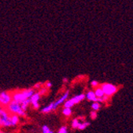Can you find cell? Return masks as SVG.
I'll return each instance as SVG.
<instances>
[{
  "label": "cell",
  "mask_w": 133,
  "mask_h": 133,
  "mask_svg": "<svg viewBox=\"0 0 133 133\" xmlns=\"http://www.w3.org/2000/svg\"><path fill=\"white\" fill-rule=\"evenodd\" d=\"M92 108L93 111H96V112H97L98 110H100V108H101L100 102H93L92 104Z\"/></svg>",
  "instance_id": "15"
},
{
  "label": "cell",
  "mask_w": 133,
  "mask_h": 133,
  "mask_svg": "<svg viewBox=\"0 0 133 133\" xmlns=\"http://www.w3.org/2000/svg\"><path fill=\"white\" fill-rule=\"evenodd\" d=\"M62 113L65 116H69L72 114V109L70 108H64L62 110Z\"/></svg>",
  "instance_id": "16"
},
{
  "label": "cell",
  "mask_w": 133,
  "mask_h": 133,
  "mask_svg": "<svg viewBox=\"0 0 133 133\" xmlns=\"http://www.w3.org/2000/svg\"><path fill=\"white\" fill-rule=\"evenodd\" d=\"M101 88L102 89L104 95H106L108 96H112L118 90V89L116 85H114L112 84H110V83H104V84H101Z\"/></svg>",
  "instance_id": "3"
},
{
  "label": "cell",
  "mask_w": 133,
  "mask_h": 133,
  "mask_svg": "<svg viewBox=\"0 0 133 133\" xmlns=\"http://www.w3.org/2000/svg\"><path fill=\"white\" fill-rule=\"evenodd\" d=\"M42 83H38V84H36L34 86V88L35 89H40V88L42 87Z\"/></svg>",
  "instance_id": "23"
},
{
  "label": "cell",
  "mask_w": 133,
  "mask_h": 133,
  "mask_svg": "<svg viewBox=\"0 0 133 133\" xmlns=\"http://www.w3.org/2000/svg\"><path fill=\"white\" fill-rule=\"evenodd\" d=\"M80 120L78 119H74V120H72V128H74V129H77L80 124Z\"/></svg>",
  "instance_id": "17"
},
{
  "label": "cell",
  "mask_w": 133,
  "mask_h": 133,
  "mask_svg": "<svg viewBox=\"0 0 133 133\" xmlns=\"http://www.w3.org/2000/svg\"><path fill=\"white\" fill-rule=\"evenodd\" d=\"M0 126H3L5 128L11 127L10 121V116L6 110L1 109L0 110Z\"/></svg>",
  "instance_id": "4"
},
{
  "label": "cell",
  "mask_w": 133,
  "mask_h": 133,
  "mask_svg": "<svg viewBox=\"0 0 133 133\" xmlns=\"http://www.w3.org/2000/svg\"><path fill=\"white\" fill-rule=\"evenodd\" d=\"M0 133H6V132H4V131H3L0 130Z\"/></svg>",
  "instance_id": "27"
},
{
  "label": "cell",
  "mask_w": 133,
  "mask_h": 133,
  "mask_svg": "<svg viewBox=\"0 0 133 133\" xmlns=\"http://www.w3.org/2000/svg\"><path fill=\"white\" fill-rule=\"evenodd\" d=\"M12 101V96L5 91L0 92V104L3 106H7Z\"/></svg>",
  "instance_id": "5"
},
{
  "label": "cell",
  "mask_w": 133,
  "mask_h": 133,
  "mask_svg": "<svg viewBox=\"0 0 133 133\" xmlns=\"http://www.w3.org/2000/svg\"><path fill=\"white\" fill-rule=\"evenodd\" d=\"M53 110H54V102L50 103L49 105L44 107L42 109V113H49V112H52Z\"/></svg>",
  "instance_id": "11"
},
{
  "label": "cell",
  "mask_w": 133,
  "mask_h": 133,
  "mask_svg": "<svg viewBox=\"0 0 133 133\" xmlns=\"http://www.w3.org/2000/svg\"><path fill=\"white\" fill-rule=\"evenodd\" d=\"M42 133H54L53 131H51L50 129V128L46 126V125H44L42 127Z\"/></svg>",
  "instance_id": "18"
},
{
  "label": "cell",
  "mask_w": 133,
  "mask_h": 133,
  "mask_svg": "<svg viewBox=\"0 0 133 133\" xmlns=\"http://www.w3.org/2000/svg\"><path fill=\"white\" fill-rule=\"evenodd\" d=\"M85 98H87V100H89V101L98 102V98L96 96V95H95V93H94L93 91H89L85 94Z\"/></svg>",
  "instance_id": "8"
},
{
  "label": "cell",
  "mask_w": 133,
  "mask_h": 133,
  "mask_svg": "<svg viewBox=\"0 0 133 133\" xmlns=\"http://www.w3.org/2000/svg\"><path fill=\"white\" fill-rule=\"evenodd\" d=\"M7 107H8V111L10 112L12 114L18 115V116H26V112H24L22 110L21 104L13 100H12L11 102L7 105Z\"/></svg>",
  "instance_id": "2"
},
{
  "label": "cell",
  "mask_w": 133,
  "mask_h": 133,
  "mask_svg": "<svg viewBox=\"0 0 133 133\" xmlns=\"http://www.w3.org/2000/svg\"><path fill=\"white\" fill-rule=\"evenodd\" d=\"M34 92H35L34 90L32 89H25L22 92H15L13 96H12V100L21 104L23 101H25L26 99H30V97Z\"/></svg>",
  "instance_id": "1"
},
{
  "label": "cell",
  "mask_w": 133,
  "mask_h": 133,
  "mask_svg": "<svg viewBox=\"0 0 133 133\" xmlns=\"http://www.w3.org/2000/svg\"><path fill=\"white\" fill-rule=\"evenodd\" d=\"M98 84H99V83L96 81H92V82H91V85L93 87V88H96L98 86Z\"/></svg>",
  "instance_id": "22"
},
{
  "label": "cell",
  "mask_w": 133,
  "mask_h": 133,
  "mask_svg": "<svg viewBox=\"0 0 133 133\" xmlns=\"http://www.w3.org/2000/svg\"><path fill=\"white\" fill-rule=\"evenodd\" d=\"M32 105H33V107H34V109H38V108H40V104H39V103H35V104H33Z\"/></svg>",
  "instance_id": "25"
},
{
  "label": "cell",
  "mask_w": 133,
  "mask_h": 133,
  "mask_svg": "<svg viewBox=\"0 0 133 133\" xmlns=\"http://www.w3.org/2000/svg\"><path fill=\"white\" fill-rule=\"evenodd\" d=\"M90 125V123L88 122V121H84V122H82V123H80L77 129L79 130H84L85 128H87Z\"/></svg>",
  "instance_id": "14"
},
{
  "label": "cell",
  "mask_w": 133,
  "mask_h": 133,
  "mask_svg": "<svg viewBox=\"0 0 133 133\" xmlns=\"http://www.w3.org/2000/svg\"><path fill=\"white\" fill-rule=\"evenodd\" d=\"M46 92H47V88H42L38 92L40 94V96H42V95H45L46 93Z\"/></svg>",
  "instance_id": "20"
},
{
  "label": "cell",
  "mask_w": 133,
  "mask_h": 133,
  "mask_svg": "<svg viewBox=\"0 0 133 133\" xmlns=\"http://www.w3.org/2000/svg\"><path fill=\"white\" fill-rule=\"evenodd\" d=\"M94 93H95L96 96L97 98L103 97V96H104V92H103V90H102L101 88H97V87H96V90H95V92H94Z\"/></svg>",
  "instance_id": "12"
},
{
  "label": "cell",
  "mask_w": 133,
  "mask_h": 133,
  "mask_svg": "<svg viewBox=\"0 0 133 133\" xmlns=\"http://www.w3.org/2000/svg\"><path fill=\"white\" fill-rule=\"evenodd\" d=\"M57 133H68V130H67V128L63 126L61 128H60V130L58 131Z\"/></svg>",
  "instance_id": "19"
},
{
  "label": "cell",
  "mask_w": 133,
  "mask_h": 133,
  "mask_svg": "<svg viewBox=\"0 0 133 133\" xmlns=\"http://www.w3.org/2000/svg\"><path fill=\"white\" fill-rule=\"evenodd\" d=\"M96 116H97V113H96V111H93V110H92V111L90 112V117H91L92 119H94L96 118Z\"/></svg>",
  "instance_id": "21"
},
{
  "label": "cell",
  "mask_w": 133,
  "mask_h": 133,
  "mask_svg": "<svg viewBox=\"0 0 133 133\" xmlns=\"http://www.w3.org/2000/svg\"><path fill=\"white\" fill-rule=\"evenodd\" d=\"M30 104V99H26L25 101H23L20 104H21V107L22 108V110L24 112H26L27 110V108L29 106V104Z\"/></svg>",
  "instance_id": "13"
},
{
  "label": "cell",
  "mask_w": 133,
  "mask_h": 133,
  "mask_svg": "<svg viewBox=\"0 0 133 133\" xmlns=\"http://www.w3.org/2000/svg\"><path fill=\"white\" fill-rule=\"evenodd\" d=\"M84 98H85V95H84V93H82V94L75 96L74 97L71 98L70 100H71V101L72 102V104H74L75 105V104H79L80 102H81L83 100H84Z\"/></svg>",
  "instance_id": "7"
},
{
  "label": "cell",
  "mask_w": 133,
  "mask_h": 133,
  "mask_svg": "<svg viewBox=\"0 0 133 133\" xmlns=\"http://www.w3.org/2000/svg\"><path fill=\"white\" fill-rule=\"evenodd\" d=\"M51 87H52V83L50 82V81H47V82L45 83V88H47V89H50Z\"/></svg>",
  "instance_id": "24"
},
{
  "label": "cell",
  "mask_w": 133,
  "mask_h": 133,
  "mask_svg": "<svg viewBox=\"0 0 133 133\" xmlns=\"http://www.w3.org/2000/svg\"><path fill=\"white\" fill-rule=\"evenodd\" d=\"M68 81V79L67 78H63V82L64 83H65V82H67Z\"/></svg>",
  "instance_id": "26"
},
{
  "label": "cell",
  "mask_w": 133,
  "mask_h": 133,
  "mask_svg": "<svg viewBox=\"0 0 133 133\" xmlns=\"http://www.w3.org/2000/svg\"><path fill=\"white\" fill-rule=\"evenodd\" d=\"M69 97V91H66L62 96H61L58 100H57L55 102H54V110H56L57 107L59 105H61L62 104H64V102L68 99Z\"/></svg>",
  "instance_id": "6"
},
{
  "label": "cell",
  "mask_w": 133,
  "mask_h": 133,
  "mask_svg": "<svg viewBox=\"0 0 133 133\" xmlns=\"http://www.w3.org/2000/svg\"><path fill=\"white\" fill-rule=\"evenodd\" d=\"M40 94L38 92H34L30 97V104H35V103H38L39 100H40Z\"/></svg>",
  "instance_id": "10"
},
{
  "label": "cell",
  "mask_w": 133,
  "mask_h": 133,
  "mask_svg": "<svg viewBox=\"0 0 133 133\" xmlns=\"http://www.w3.org/2000/svg\"><path fill=\"white\" fill-rule=\"evenodd\" d=\"M1 109H2V105L0 104V110H1Z\"/></svg>",
  "instance_id": "28"
},
{
  "label": "cell",
  "mask_w": 133,
  "mask_h": 133,
  "mask_svg": "<svg viewBox=\"0 0 133 133\" xmlns=\"http://www.w3.org/2000/svg\"><path fill=\"white\" fill-rule=\"evenodd\" d=\"M10 121L11 126H16L19 123V116L15 114H12V116H10Z\"/></svg>",
  "instance_id": "9"
}]
</instances>
